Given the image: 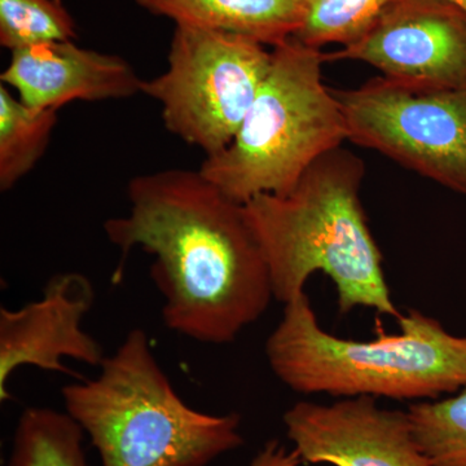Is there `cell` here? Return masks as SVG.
Listing matches in <instances>:
<instances>
[{
	"mask_svg": "<svg viewBox=\"0 0 466 466\" xmlns=\"http://www.w3.org/2000/svg\"><path fill=\"white\" fill-rule=\"evenodd\" d=\"M126 193L127 213L103 227L121 253L113 281L139 248L155 257L150 276L168 329L208 345L236 341L275 299L244 205L186 168L137 175Z\"/></svg>",
	"mask_w": 466,
	"mask_h": 466,
	"instance_id": "cell-1",
	"label": "cell"
},
{
	"mask_svg": "<svg viewBox=\"0 0 466 466\" xmlns=\"http://www.w3.org/2000/svg\"><path fill=\"white\" fill-rule=\"evenodd\" d=\"M364 164L337 148L318 159L287 195L244 204L279 302L305 293L315 272L333 281L341 314L357 308L400 318L383 274L382 254L360 200Z\"/></svg>",
	"mask_w": 466,
	"mask_h": 466,
	"instance_id": "cell-2",
	"label": "cell"
},
{
	"mask_svg": "<svg viewBox=\"0 0 466 466\" xmlns=\"http://www.w3.org/2000/svg\"><path fill=\"white\" fill-rule=\"evenodd\" d=\"M400 332L354 341L319 324L308 294L284 305L283 318L266 342L274 375L299 394L433 400L466 386V336L417 309L398 318Z\"/></svg>",
	"mask_w": 466,
	"mask_h": 466,
	"instance_id": "cell-3",
	"label": "cell"
},
{
	"mask_svg": "<svg viewBox=\"0 0 466 466\" xmlns=\"http://www.w3.org/2000/svg\"><path fill=\"white\" fill-rule=\"evenodd\" d=\"M103 466H208L244 443L238 413L189 407L159 366L143 329L130 330L96 379L61 390Z\"/></svg>",
	"mask_w": 466,
	"mask_h": 466,
	"instance_id": "cell-4",
	"label": "cell"
},
{
	"mask_svg": "<svg viewBox=\"0 0 466 466\" xmlns=\"http://www.w3.org/2000/svg\"><path fill=\"white\" fill-rule=\"evenodd\" d=\"M327 54L290 38L272 48L271 66L232 143L205 157L201 174L247 204L287 195L319 158L348 140L333 90L323 84Z\"/></svg>",
	"mask_w": 466,
	"mask_h": 466,
	"instance_id": "cell-5",
	"label": "cell"
},
{
	"mask_svg": "<svg viewBox=\"0 0 466 466\" xmlns=\"http://www.w3.org/2000/svg\"><path fill=\"white\" fill-rule=\"evenodd\" d=\"M266 47L238 34L175 26L167 67L143 79L142 94L157 101L168 133L211 157L235 139L265 81Z\"/></svg>",
	"mask_w": 466,
	"mask_h": 466,
	"instance_id": "cell-6",
	"label": "cell"
},
{
	"mask_svg": "<svg viewBox=\"0 0 466 466\" xmlns=\"http://www.w3.org/2000/svg\"><path fill=\"white\" fill-rule=\"evenodd\" d=\"M333 92L350 142L466 195V90H415L381 76Z\"/></svg>",
	"mask_w": 466,
	"mask_h": 466,
	"instance_id": "cell-7",
	"label": "cell"
},
{
	"mask_svg": "<svg viewBox=\"0 0 466 466\" xmlns=\"http://www.w3.org/2000/svg\"><path fill=\"white\" fill-rule=\"evenodd\" d=\"M358 60L415 90H466V12L450 0H390L368 32L327 61Z\"/></svg>",
	"mask_w": 466,
	"mask_h": 466,
	"instance_id": "cell-8",
	"label": "cell"
},
{
	"mask_svg": "<svg viewBox=\"0 0 466 466\" xmlns=\"http://www.w3.org/2000/svg\"><path fill=\"white\" fill-rule=\"evenodd\" d=\"M283 421L302 464L431 466L407 412L379 407L373 397L343 398L333 404L299 401Z\"/></svg>",
	"mask_w": 466,
	"mask_h": 466,
	"instance_id": "cell-9",
	"label": "cell"
},
{
	"mask_svg": "<svg viewBox=\"0 0 466 466\" xmlns=\"http://www.w3.org/2000/svg\"><path fill=\"white\" fill-rule=\"evenodd\" d=\"M95 302L90 279L79 272L52 276L41 299L0 308V401L9 400V379L24 366L72 375L64 358L100 367L106 355L82 323Z\"/></svg>",
	"mask_w": 466,
	"mask_h": 466,
	"instance_id": "cell-10",
	"label": "cell"
},
{
	"mask_svg": "<svg viewBox=\"0 0 466 466\" xmlns=\"http://www.w3.org/2000/svg\"><path fill=\"white\" fill-rule=\"evenodd\" d=\"M143 79L118 55L75 41L46 43L11 52L0 84L34 109L58 110L75 101L99 103L142 94Z\"/></svg>",
	"mask_w": 466,
	"mask_h": 466,
	"instance_id": "cell-11",
	"label": "cell"
},
{
	"mask_svg": "<svg viewBox=\"0 0 466 466\" xmlns=\"http://www.w3.org/2000/svg\"><path fill=\"white\" fill-rule=\"evenodd\" d=\"M175 26L238 34L276 47L293 38L303 24L299 0H134Z\"/></svg>",
	"mask_w": 466,
	"mask_h": 466,
	"instance_id": "cell-12",
	"label": "cell"
},
{
	"mask_svg": "<svg viewBox=\"0 0 466 466\" xmlns=\"http://www.w3.org/2000/svg\"><path fill=\"white\" fill-rule=\"evenodd\" d=\"M57 112L34 109L0 84V191L14 188L45 156Z\"/></svg>",
	"mask_w": 466,
	"mask_h": 466,
	"instance_id": "cell-13",
	"label": "cell"
},
{
	"mask_svg": "<svg viewBox=\"0 0 466 466\" xmlns=\"http://www.w3.org/2000/svg\"><path fill=\"white\" fill-rule=\"evenodd\" d=\"M85 431L73 417L52 408L30 407L21 413L5 466H90Z\"/></svg>",
	"mask_w": 466,
	"mask_h": 466,
	"instance_id": "cell-14",
	"label": "cell"
},
{
	"mask_svg": "<svg viewBox=\"0 0 466 466\" xmlns=\"http://www.w3.org/2000/svg\"><path fill=\"white\" fill-rule=\"evenodd\" d=\"M407 415L431 466H466V386L443 400L410 404Z\"/></svg>",
	"mask_w": 466,
	"mask_h": 466,
	"instance_id": "cell-15",
	"label": "cell"
},
{
	"mask_svg": "<svg viewBox=\"0 0 466 466\" xmlns=\"http://www.w3.org/2000/svg\"><path fill=\"white\" fill-rule=\"evenodd\" d=\"M303 24L293 38L309 47L327 45L343 47L368 32L390 0H299Z\"/></svg>",
	"mask_w": 466,
	"mask_h": 466,
	"instance_id": "cell-16",
	"label": "cell"
},
{
	"mask_svg": "<svg viewBox=\"0 0 466 466\" xmlns=\"http://www.w3.org/2000/svg\"><path fill=\"white\" fill-rule=\"evenodd\" d=\"M75 18L61 0H0V46L14 52L76 41Z\"/></svg>",
	"mask_w": 466,
	"mask_h": 466,
	"instance_id": "cell-17",
	"label": "cell"
},
{
	"mask_svg": "<svg viewBox=\"0 0 466 466\" xmlns=\"http://www.w3.org/2000/svg\"><path fill=\"white\" fill-rule=\"evenodd\" d=\"M302 464L299 453L287 450L278 440L267 441L265 447L257 453L250 466H299Z\"/></svg>",
	"mask_w": 466,
	"mask_h": 466,
	"instance_id": "cell-18",
	"label": "cell"
},
{
	"mask_svg": "<svg viewBox=\"0 0 466 466\" xmlns=\"http://www.w3.org/2000/svg\"><path fill=\"white\" fill-rule=\"evenodd\" d=\"M453 5H459L460 8L464 9L466 12V0H450Z\"/></svg>",
	"mask_w": 466,
	"mask_h": 466,
	"instance_id": "cell-19",
	"label": "cell"
}]
</instances>
